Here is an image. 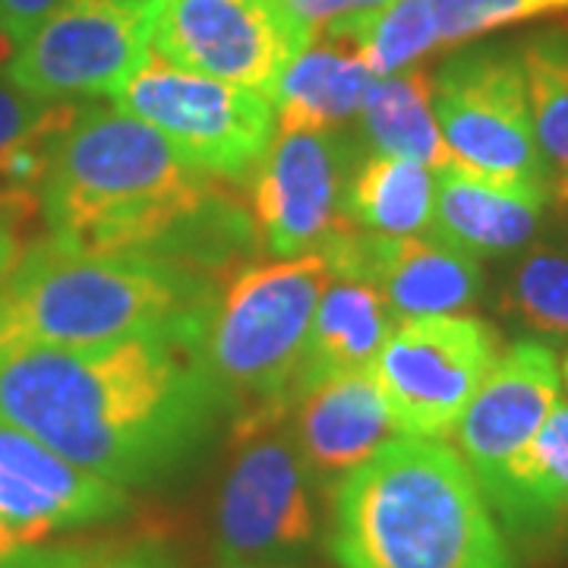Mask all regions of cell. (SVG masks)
<instances>
[{"label":"cell","instance_id":"cell-1","mask_svg":"<svg viewBox=\"0 0 568 568\" xmlns=\"http://www.w3.org/2000/svg\"><path fill=\"white\" fill-rule=\"evenodd\" d=\"M203 304L121 342L3 354L0 424L123 489L159 480L203 443L222 410L196 351Z\"/></svg>","mask_w":568,"mask_h":568},{"label":"cell","instance_id":"cell-2","mask_svg":"<svg viewBox=\"0 0 568 568\" xmlns=\"http://www.w3.org/2000/svg\"><path fill=\"white\" fill-rule=\"evenodd\" d=\"M227 193L121 108H82L41 186L48 237L95 256H159L203 272Z\"/></svg>","mask_w":568,"mask_h":568},{"label":"cell","instance_id":"cell-3","mask_svg":"<svg viewBox=\"0 0 568 568\" xmlns=\"http://www.w3.org/2000/svg\"><path fill=\"white\" fill-rule=\"evenodd\" d=\"M328 549L342 568H518L465 458L420 436L335 484Z\"/></svg>","mask_w":568,"mask_h":568},{"label":"cell","instance_id":"cell-4","mask_svg":"<svg viewBox=\"0 0 568 568\" xmlns=\"http://www.w3.org/2000/svg\"><path fill=\"white\" fill-rule=\"evenodd\" d=\"M215 282L159 256H95L48 234L0 284V357L26 347H89L168 328Z\"/></svg>","mask_w":568,"mask_h":568},{"label":"cell","instance_id":"cell-5","mask_svg":"<svg viewBox=\"0 0 568 568\" xmlns=\"http://www.w3.org/2000/svg\"><path fill=\"white\" fill-rule=\"evenodd\" d=\"M332 278L323 253L237 265L222 275L196 320V351L234 439L282 424L301 398L306 338Z\"/></svg>","mask_w":568,"mask_h":568},{"label":"cell","instance_id":"cell-6","mask_svg":"<svg viewBox=\"0 0 568 568\" xmlns=\"http://www.w3.org/2000/svg\"><path fill=\"white\" fill-rule=\"evenodd\" d=\"M433 111L455 168L552 196L518 44H474L446 58L433 77Z\"/></svg>","mask_w":568,"mask_h":568},{"label":"cell","instance_id":"cell-7","mask_svg":"<svg viewBox=\"0 0 568 568\" xmlns=\"http://www.w3.org/2000/svg\"><path fill=\"white\" fill-rule=\"evenodd\" d=\"M114 102L123 114L155 126L183 162L212 181H250L278 123L263 92L186 73L152 54Z\"/></svg>","mask_w":568,"mask_h":568},{"label":"cell","instance_id":"cell-8","mask_svg":"<svg viewBox=\"0 0 568 568\" xmlns=\"http://www.w3.org/2000/svg\"><path fill=\"white\" fill-rule=\"evenodd\" d=\"M282 0H149V54L272 95L306 44Z\"/></svg>","mask_w":568,"mask_h":568},{"label":"cell","instance_id":"cell-9","mask_svg":"<svg viewBox=\"0 0 568 568\" xmlns=\"http://www.w3.org/2000/svg\"><path fill=\"white\" fill-rule=\"evenodd\" d=\"M499 357L493 325L477 316L405 320L379 351L373 376L402 436L446 439Z\"/></svg>","mask_w":568,"mask_h":568},{"label":"cell","instance_id":"cell-10","mask_svg":"<svg viewBox=\"0 0 568 568\" xmlns=\"http://www.w3.org/2000/svg\"><path fill=\"white\" fill-rule=\"evenodd\" d=\"M149 61V0H67L10 58L7 77L44 102L118 95Z\"/></svg>","mask_w":568,"mask_h":568},{"label":"cell","instance_id":"cell-11","mask_svg":"<svg viewBox=\"0 0 568 568\" xmlns=\"http://www.w3.org/2000/svg\"><path fill=\"white\" fill-rule=\"evenodd\" d=\"M316 537L310 470L294 436L278 426L241 443L215 508V547L224 568L291 559Z\"/></svg>","mask_w":568,"mask_h":568},{"label":"cell","instance_id":"cell-12","mask_svg":"<svg viewBox=\"0 0 568 568\" xmlns=\"http://www.w3.org/2000/svg\"><path fill=\"white\" fill-rule=\"evenodd\" d=\"M361 164L357 145L335 133H282L250 174V212L263 246L278 256L316 253L347 222L345 190Z\"/></svg>","mask_w":568,"mask_h":568},{"label":"cell","instance_id":"cell-13","mask_svg":"<svg viewBox=\"0 0 568 568\" xmlns=\"http://www.w3.org/2000/svg\"><path fill=\"white\" fill-rule=\"evenodd\" d=\"M316 253L332 275L373 284L402 323L462 316L484 294L480 260L436 237H388L345 222Z\"/></svg>","mask_w":568,"mask_h":568},{"label":"cell","instance_id":"cell-14","mask_svg":"<svg viewBox=\"0 0 568 568\" xmlns=\"http://www.w3.org/2000/svg\"><path fill=\"white\" fill-rule=\"evenodd\" d=\"M130 508L126 489L67 462L17 426L0 424V521L20 547L58 530L114 521Z\"/></svg>","mask_w":568,"mask_h":568},{"label":"cell","instance_id":"cell-15","mask_svg":"<svg viewBox=\"0 0 568 568\" xmlns=\"http://www.w3.org/2000/svg\"><path fill=\"white\" fill-rule=\"evenodd\" d=\"M562 373L552 347L544 342H515L496 357L477 395L455 426L458 455L487 496L544 426L559 402Z\"/></svg>","mask_w":568,"mask_h":568},{"label":"cell","instance_id":"cell-16","mask_svg":"<svg viewBox=\"0 0 568 568\" xmlns=\"http://www.w3.org/2000/svg\"><path fill=\"white\" fill-rule=\"evenodd\" d=\"M383 388L369 369H351L306 388L297 402L294 443L310 477L342 480L395 439Z\"/></svg>","mask_w":568,"mask_h":568},{"label":"cell","instance_id":"cell-17","mask_svg":"<svg viewBox=\"0 0 568 568\" xmlns=\"http://www.w3.org/2000/svg\"><path fill=\"white\" fill-rule=\"evenodd\" d=\"M552 196L503 186L462 168L436 171L433 234L474 260L511 256L534 244Z\"/></svg>","mask_w":568,"mask_h":568},{"label":"cell","instance_id":"cell-18","mask_svg":"<svg viewBox=\"0 0 568 568\" xmlns=\"http://www.w3.org/2000/svg\"><path fill=\"white\" fill-rule=\"evenodd\" d=\"M80 111L77 102L36 99L0 73V215L22 234L41 219V186Z\"/></svg>","mask_w":568,"mask_h":568},{"label":"cell","instance_id":"cell-19","mask_svg":"<svg viewBox=\"0 0 568 568\" xmlns=\"http://www.w3.org/2000/svg\"><path fill=\"white\" fill-rule=\"evenodd\" d=\"M376 80L351 39L320 36L284 67L268 102L282 133L338 130L361 114L369 82Z\"/></svg>","mask_w":568,"mask_h":568},{"label":"cell","instance_id":"cell-20","mask_svg":"<svg viewBox=\"0 0 568 568\" xmlns=\"http://www.w3.org/2000/svg\"><path fill=\"white\" fill-rule=\"evenodd\" d=\"M392 320L395 316L373 284L332 275L310 325L301 395L328 376L369 369L392 335Z\"/></svg>","mask_w":568,"mask_h":568},{"label":"cell","instance_id":"cell-21","mask_svg":"<svg viewBox=\"0 0 568 568\" xmlns=\"http://www.w3.org/2000/svg\"><path fill=\"white\" fill-rule=\"evenodd\" d=\"M511 534H547L568 521V402H556L544 426L487 493Z\"/></svg>","mask_w":568,"mask_h":568},{"label":"cell","instance_id":"cell-22","mask_svg":"<svg viewBox=\"0 0 568 568\" xmlns=\"http://www.w3.org/2000/svg\"><path fill=\"white\" fill-rule=\"evenodd\" d=\"M361 123L369 145L383 155L426 164L429 171L452 168L443 130L433 111V77L424 67H407L376 77L361 104Z\"/></svg>","mask_w":568,"mask_h":568},{"label":"cell","instance_id":"cell-23","mask_svg":"<svg viewBox=\"0 0 568 568\" xmlns=\"http://www.w3.org/2000/svg\"><path fill=\"white\" fill-rule=\"evenodd\" d=\"M436 171L426 164L373 152L354 168L345 190V219L388 237L433 234Z\"/></svg>","mask_w":568,"mask_h":568},{"label":"cell","instance_id":"cell-24","mask_svg":"<svg viewBox=\"0 0 568 568\" xmlns=\"http://www.w3.org/2000/svg\"><path fill=\"white\" fill-rule=\"evenodd\" d=\"M528 80L530 121L547 164L552 200L568 203V26L534 32L518 44Z\"/></svg>","mask_w":568,"mask_h":568},{"label":"cell","instance_id":"cell-25","mask_svg":"<svg viewBox=\"0 0 568 568\" xmlns=\"http://www.w3.org/2000/svg\"><path fill=\"white\" fill-rule=\"evenodd\" d=\"M503 310L547 342H568V246L521 250L503 282Z\"/></svg>","mask_w":568,"mask_h":568},{"label":"cell","instance_id":"cell-26","mask_svg":"<svg viewBox=\"0 0 568 568\" xmlns=\"http://www.w3.org/2000/svg\"><path fill=\"white\" fill-rule=\"evenodd\" d=\"M347 39L357 44L373 77H388L407 67H417L439 51L436 26L426 0H395L388 10L364 22Z\"/></svg>","mask_w":568,"mask_h":568},{"label":"cell","instance_id":"cell-27","mask_svg":"<svg viewBox=\"0 0 568 568\" xmlns=\"http://www.w3.org/2000/svg\"><path fill=\"white\" fill-rule=\"evenodd\" d=\"M426 7L439 51L528 22L559 20L568 26V0H426Z\"/></svg>","mask_w":568,"mask_h":568},{"label":"cell","instance_id":"cell-28","mask_svg":"<svg viewBox=\"0 0 568 568\" xmlns=\"http://www.w3.org/2000/svg\"><path fill=\"white\" fill-rule=\"evenodd\" d=\"M0 568H168L142 547L118 544H70V547H20L3 556Z\"/></svg>","mask_w":568,"mask_h":568},{"label":"cell","instance_id":"cell-29","mask_svg":"<svg viewBox=\"0 0 568 568\" xmlns=\"http://www.w3.org/2000/svg\"><path fill=\"white\" fill-rule=\"evenodd\" d=\"M282 3L301 22L306 39H320V36L347 39L364 22L388 10L395 0H282Z\"/></svg>","mask_w":568,"mask_h":568},{"label":"cell","instance_id":"cell-30","mask_svg":"<svg viewBox=\"0 0 568 568\" xmlns=\"http://www.w3.org/2000/svg\"><path fill=\"white\" fill-rule=\"evenodd\" d=\"M67 0H0V36L22 44Z\"/></svg>","mask_w":568,"mask_h":568},{"label":"cell","instance_id":"cell-31","mask_svg":"<svg viewBox=\"0 0 568 568\" xmlns=\"http://www.w3.org/2000/svg\"><path fill=\"white\" fill-rule=\"evenodd\" d=\"M29 244L32 241H26V234H22L20 227L0 215V284L10 278V272L17 268Z\"/></svg>","mask_w":568,"mask_h":568},{"label":"cell","instance_id":"cell-32","mask_svg":"<svg viewBox=\"0 0 568 568\" xmlns=\"http://www.w3.org/2000/svg\"><path fill=\"white\" fill-rule=\"evenodd\" d=\"M17 549H20L17 537H13V534H10V528L0 521V559H3V556H10V552H17Z\"/></svg>","mask_w":568,"mask_h":568},{"label":"cell","instance_id":"cell-33","mask_svg":"<svg viewBox=\"0 0 568 568\" xmlns=\"http://www.w3.org/2000/svg\"><path fill=\"white\" fill-rule=\"evenodd\" d=\"M13 58V41L7 39V36H0V63H7Z\"/></svg>","mask_w":568,"mask_h":568},{"label":"cell","instance_id":"cell-34","mask_svg":"<svg viewBox=\"0 0 568 568\" xmlns=\"http://www.w3.org/2000/svg\"><path fill=\"white\" fill-rule=\"evenodd\" d=\"M562 376H566V386H568V357H566V364H562Z\"/></svg>","mask_w":568,"mask_h":568}]
</instances>
